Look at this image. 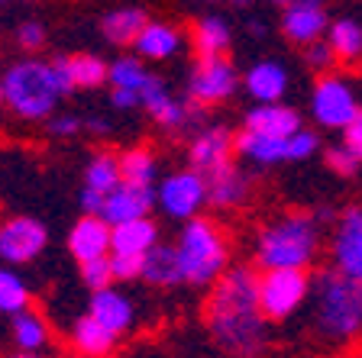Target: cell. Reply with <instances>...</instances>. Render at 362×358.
Masks as SVG:
<instances>
[{"mask_svg": "<svg viewBox=\"0 0 362 358\" xmlns=\"http://www.w3.org/2000/svg\"><path fill=\"white\" fill-rule=\"evenodd\" d=\"M207 297L204 316L214 342L233 355H256L265 349V314L259 306V275L252 268H226Z\"/></svg>", "mask_w": 362, "mask_h": 358, "instance_id": "obj_1", "label": "cell"}, {"mask_svg": "<svg viewBox=\"0 0 362 358\" xmlns=\"http://www.w3.org/2000/svg\"><path fill=\"white\" fill-rule=\"evenodd\" d=\"M317 329L327 339L346 342L362 333V281L346 271H324L314 281Z\"/></svg>", "mask_w": 362, "mask_h": 358, "instance_id": "obj_2", "label": "cell"}, {"mask_svg": "<svg viewBox=\"0 0 362 358\" xmlns=\"http://www.w3.org/2000/svg\"><path fill=\"white\" fill-rule=\"evenodd\" d=\"M0 88H4V107L13 110L20 119H49L62 100L59 81L52 75V61H16L4 71Z\"/></svg>", "mask_w": 362, "mask_h": 358, "instance_id": "obj_3", "label": "cell"}, {"mask_svg": "<svg viewBox=\"0 0 362 358\" xmlns=\"http://www.w3.org/2000/svg\"><path fill=\"white\" fill-rule=\"evenodd\" d=\"M317 220L308 213H288L269 223L256 239V261L262 268H304L317 255Z\"/></svg>", "mask_w": 362, "mask_h": 358, "instance_id": "obj_4", "label": "cell"}, {"mask_svg": "<svg viewBox=\"0 0 362 358\" xmlns=\"http://www.w3.org/2000/svg\"><path fill=\"white\" fill-rule=\"evenodd\" d=\"M175 249H178L185 284H191V287H207L226 271V258H230L226 239L211 220H185V229H181Z\"/></svg>", "mask_w": 362, "mask_h": 358, "instance_id": "obj_5", "label": "cell"}, {"mask_svg": "<svg viewBox=\"0 0 362 358\" xmlns=\"http://www.w3.org/2000/svg\"><path fill=\"white\" fill-rule=\"evenodd\" d=\"M310 278L304 268H262L259 275V306L269 323H281L308 300Z\"/></svg>", "mask_w": 362, "mask_h": 358, "instance_id": "obj_6", "label": "cell"}, {"mask_svg": "<svg viewBox=\"0 0 362 358\" xmlns=\"http://www.w3.org/2000/svg\"><path fill=\"white\" fill-rule=\"evenodd\" d=\"M156 201L172 220H191L207 203V178L197 168L175 172L168 178H162V184L156 191Z\"/></svg>", "mask_w": 362, "mask_h": 358, "instance_id": "obj_7", "label": "cell"}, {"mask_svg": "<svg viewBox=\"0 0 362 358\" xmlns=\"http://www.w3.org/2000/svg\"><path fill=\"white\" fill-rule=\"evenodd\" d=\"M49 232L33 217H10L0 223V261L7 265H30L42 255Z\"/></svg>", "mask_w": 362, "mask_h": 358, "instance_id": "obj_8", "label": "cell"}, {"mask_svg": "<svg viewBox=\"0 0 362 358\" xmlns=\"http://www.w3.org/2000/svg\"><path fill=\"white\" fill-rule=\"evenodd\" d=\"M310 113L320 126L327 129H343L349 119L359 113V104H356L353 90L343 78L337 75H324L314 84V97H310Z\"/></svg>", "mask_w": 362, "mask_h": 358, "instance_id": "obj_9", "label": "cell"}, {"mask_svg": "<svg viewBox=\"0 0 362 358\" xmlns=\"http://www.w3.org/2000/svg\"><path fill=\"white\" fill-rule=\"evenodd\" d=\"M240 75H236L233 61H226L223 55H214V59H201L191 75L188 94L194 104L211 107V104H223L226 97H233Z\"/></svg>", "mask_w": 362, "mask_h": 358, "instance_id": "obj_10", "label": "cell"}, {"mask_svg": "<svg viewBox=\"0 0 362 358\" xmlns=\"http://www.w3.org/2000/svg\"><path fill=\"white\" fill-rule=\"evenodd\" d=\"M152 207H156V191H152V187L120 181L113 191L104 194L100 217L110 226H117V223H127V220H136V217H149Z\"/></svg>", "mask_w": 362, "mask_h": 358, "instance_id": "obj_11", "label": "cell"}, {"mask_svg": "<svg viewBox=\"0 0 362 358\" xmlns=\"http://www.w3.org/2000/svg\"><path fill=\"white\" fill-rule=\"evenodd\" d=\"M110 249H113V226L98 213H84L68 232V252L78 261L110 255Z\"/></svg>", "mask_w": 362, "mask_h": 358, "instance_id": "obj_12", "label": "cell"}, {"mask_svg": "<svg viewBox=\"0 0 362 358\" xmlns=\"http://www.w3.org/2000/svg\"><path fill=\"white\" fill-rule=\"evenodd\" d=\"M333 261L339 271L362 281V210H346L333 236Z\"/></svg>", "mask_w": 362, "mask_h": 358, "instance_id": "obj_13", "label": "cell"}, {"mask_svg": "<svg viewBox=\"0 0 362 358\" xmlns=\"http://www.w3.org/2000/svg\"><path fill=\"white\" fill-rule=\"evenodd\" d=\"M281 30L291 42H314L327 32V13H324V0H291L281 16Z\"/></svg>", "mask_w": 362, "mask_h": 358, "instance_id": "obj_14", "label": "cell"}, {"mask_svg": "<svg viewBox=\"0 0 362 358\" xmlns=\"http://www.w3.org/2000/svg\"><path fill=\"white\" fill-rule=\"evenodd\" d=\"M88 314H94L107 329H110V333H117V336L129 333V329H133V323H136V306H133V300H129L127 294L113 291V284L100 287V291H90Z\"/></svg>", "mask_w": 362, "mask_h": 358, "instance_id": "obj_15", "label": "cell"}, {"mask_svg": "<svg viewBox=\"0 0 362 358\" xmlns=\"http://www.w3.org/2000/svg\"><path fill=\"white\" fill-rule=\"evenodd\" d=\"M139 107H146V110L156 117L158 126H165V129H181L191 117L188 107L181 104L178 97H172L165 81L156 75H149V81H146L143 90H139Z\"/></svg>", "mask_w": 362, "mask_h": 358, "instance_id": "obj_16", "label": "cell"}, {"mask_svg": "<svg viewBox=\"0 0 362 358\" xmlns=\"http://www.w3.org/2000/svg\"><path fill=\"white\" fill-rule=\"evenodd\" d=\"M233 133L223 126H211L204 129V133L194 136V142H191L188 149V158H191V168H197V172H214V168H220V165L230 162V155H233Z\"/></svg>", "mask_w": 362, "mask_h": 358, "instance_id": "obj_17", "label": "cell"}, {"mask_svg": "<svg viewBox=\"0 0 362 358\" xmlns=\"http://www.w3.org/2000/svg\"><path fill=\"white\" fill-rule=\"evenodd\" d=\"M204 178H207V203H214L217 210L240 207V203L249 197V178L233 162L220 165V168L207 172Z\"/></svg>", "mask_w": 362, "mask_h": 358, "instance_id": "obj_18", "label": "cell"}, {"mask_svg": "<svg viewBox=\"0 0 362 358\" xmlns=\"http://www.w3.org/2000/svg\"><path fill=\"white\" fill-rule=\"evenodd\" d=\"M143 281L152 284V287H178V284H185L178 249L168 246V242H156L143 255Z\"/></svg>", "mask_w": 362, "mask_h": 358, "instance_id": "obj_19", "label": "cell"}, {"mask_svg": "<svg viewBox=\"0 0 362 358\" xmlns=\"http://www.w3.org/2000/svg\"><path fill=\"white\" fill-rule=\"evenodd\" d=\"M246 129L269 133V136H291L294 129H301V117H298V110H291L288 104L262 100L256 110L246 113Z\"/></svg>", "mask_w": 362, "mask_h": 358, "instance_id": "obj_20", "label": "cell"}, {"mask_svg": "<svg viewBox=\"0 0 362 358\" xmlns=\"http://www.w3.org/2000/svg\"><path fill=\"white\" fill-rule=\"evenodd\" d=\"M117 339L120 336L110 333L94 314L78 316L75 326H71V349L78 355H110L117 349Z\"/></svg>", "mask_w": 362, "mask_h": 358, "instance_id": "obj_21", "label": "cell"}, {"mask_svg": "<svg viewBox=\"0 0 362 358\" xmlns=\"http://www.w3.org/2000/svg\"><path fill=\"white\" fill-rule=\"evenodd\" d=\"M236 152L256 165H279L288 158V136H269L256 129H243L236 136Z\"/></svg>", "mask_w": 362, "mask_h": 358, "instance_id": "obj_22", "label": "cell"}, {"mask_svg": "<svg viewBox=\"0 0 362 358\" xmlns=\"http://www.w3.org/2000/svg\"><path fill=\"white\" fill-rule=\"evenodd\" d=\"M133 49L143 59H172L175 52L181 49V36L175 26H168V23H156V20H146V26L139 30V36H136Z\"/></svg>", "mask_w": 362, "mask_h": 358, "instance_id": "obj_23", "label": "cell"}, {"mask_svg": "<svg viewBox=\"0 0 362 358\" xmlns=\"http://www.w3.org/2000/svg\"><path fill=\"white\" fill-rule=\"evenodd\" d=\"M158 242V226L149 217H136L127 223L113 226V249L110 252H127V255H146Z\"/></svg>", "mask_w": 362, "mask_h": 358, "instance_id": "obj_24", "label": "cell"}, {"mask_svg": "<svg viewBox=\"0 0 362 358\" xmlns=\"http://www.w3.org/2000/svg\"><path fill=\"white\" fill-rule=\"evenodd\" d=\"M10 336H13V345L23 355H36L49 345V326L39 314H33L30 306H23L10 320Z\"/></svg>", "mask_w": 362, "mask_h": 358, "instance_id": "obj_25", "label": "cell"}, {"mask_svg": "<svg viewBox=\"0 0 362 358\" xmlns=\"http://www.w3.org/2000/svg\"><path fill=\"white\" fill-rule=\"evenodd\" d=\"M246 90L262 104V100H281L288 88V71L279 65V61H259V65L249 68L246 75Z\"/></svg>", "mask_w": 362, "mask_h": 358, "instance_id": "obj_26", "label": "cell"}, {"mask_svg": "<svg viewBox=\"0 0 362 358\" xmlns=\"http://www.w3.org/2000/svg\"><path fill=\"white\" fill-rule=\"evenodd\" d=\"M230 26L220 16H204L191 30V42H194L197 59H214V55H226L230 49Z\"/></svg>", "mask_w": 362, "mask_h": 358, "instance_id": "obj_27", "label": "cell"}, {"mask_svg": "<svg viewBox=\"0 0 362 358\" xmlns=\"http://www.w3.org/2000/svg\"><path fill=\"white\" fill-rule=\"evenodd\" d=\"M146 26V13L143 10H133V7H123V10H110L100 23L104 36L110 39L113 45H133L139 30Z\"/></svg>", "mask_w": 362, "mask_h": 358, "instance_id": "obj_28", "label": "cell"}, {"mask_svg": "<svg viewBox=\"0 0 362 358\" xmlns=\"http://www.w3.org/2000/svg\"><path fill=\"white\" fill-rule=\"evenodd\" d=\"M120 174H123V181H129V184L152 187L156 184V174H158L156 155H152L149 149H127L120 155Z\"/></svg>", "mask_w": 362, "mask_h": 358, "instance_id": "obj_29", "label": "cell"}, {"mask_svg": "<svg viewBox=\"0 0 362 358\" xmlns=\"http://www.w3.org/2000/svg\"><path fill=\"white\" fill-rule=\"evenodd\" d=\"M330 45H333V52H337L339 61H359L362 59V26L353 20H337L330 26Z\"/></svg>", "mask_w": 362, "mask_h": 358, "instance_id": "obj_30", "label": "cell"}, {"mask_svg": "<svg viewBox=\"0 0 362 358\" xmlns=\"http://www.w3.org/2000/svg\"><path fill=\"white\" fill-rule=\"evenodd\" d=\"M123 181L120 174V155H110V152H100V155L90 158L88 172H84V187H94L100 194L113 191V187Z\"/></svg>", "mask_w": 362, "mask_h": 358, "instance_id": "obj_31", "label": "cell"}, {"mask_svg": "<svg viewBox=\"0 0 362 358\" xmlns=\"http://www.w3.org/2000/svg\"><path fill=\"white\" fill-rule=\"evenodd\" d=\"M68 65H71L75 90L100 88L107 81V75H110V65H104V59H98V55H68Z\"/></svg>", "mask_w": 362, "mask_h": 358, "instance_id": "obj_32", "label": "cell"}, {"mask_svg": "<svg viewBox=\"0 0 362 358\" xmlns=\"http://www.w3.org/2000/svg\"><path fill=\"white\" fill-rule=\"evenodd\" d=\"M30 306V287L13 268H0V314L13 316L16 310Z\"/></svg>", "mask_w": 362, "mask_h": 358, "instance_id": "obj_33", "label": "cell"}, {"mask_svg": "<svg viewBox=\"0 0 362 358\" xmlns=\"http://www.w3.org/2000/svg\"><path fill=\"white\" fill-rule=\"evenodd\" d=\"M152 71H146V65L139 59H117L110 65V75H107V81H110V88H127V90H143V84L149 81Z\"/></svg>", "mask_w": 362, "mask_h": 358, "instance_id": "obj_34", "label": "cell"}, {"mask_svg": "<svg viewBox=\"0 0 362 358\" xmlns=\"http://www.w3.org/2000/svg\"><path fill=\"white\" fill-rule=\"evenodd\" d=\"M81 281L88 291H100L107 284H113V265H110V255H98V258H88L81 261Z\"/></svg>", "mask_w": 362, "mask_h": 358, "instance_id": "obj_35", "label": "cell"}, {"mask_svg": "<svg viewBox=\"0 0 362 358\" xmlns=\"http://www.w3.org/2000/svg\"><path fill=\"white\" fill-rule=\"evenodd\" d=\"M113 278L117 281H136L143 278V255H127V252H110Z\"/></svg>", "mask_w": 362, "mask_h": 358, "instance_id": "obj_36", "label": "cell"}, {"mask_svg": "<svg viewBox=\"0 0 362 358\" xmlns=\"http://www.w3.org/2000/svg\"><path fill=\"white\" fill-rule=\"evenodd\" d=\"M317 152V136L308 133V129H294L288 136V162H304Z\"/></svg>", "mask_w": 362, "mask_h": 358, "instance_id": "obj_37", "label": "cell"}, {"mask_svg": "<svg viewBox=\"0 0 362 358\" xmlns=\"http://www.w3.org/2000/svg\"><path fill=\"white\" fill-rule=\"evenodd\" d=\"M81 119L71 117V113H52V117L45 119V129H49V136H55V139H68V136H78L81 133Z\"/></svg>", "mask_w": 362, "mask_h": 358, "instance_id": "obj_38", "label": "cell"}, {"mask_svg": "<svg viewBox=\"0 0 362 358\" xmlns=\"http://www.w3.org/2000/svg\"><path fill=\"white\" fill-rule=\"evenodd\" d=\"M337 61V52H333L330 39H314L308 42V65L317 68V71H327V68Z\"/></svg>", "mask_w": 362, "mask_h": 358, "instance_id": "obj_39", "label": "cell"}, {"mask_svg": "<svg viewBox=\"0 0 362 358\" xmlns=\"http://www.w3.org/2000/svg\"><path fill=\"white\" fill-rule=\"evenodd\" d=\"M16 45H20L23 52H39L45 45V26L42 23H23L20 30H16Z\"/></svg>", "mask_w": 362, "mask_h": 358, "instance_id": "obj_40", "label": "cell"}, {"mask_svg": "<svg viewBox=\"0 0 362 358\" xmlns=\"http://www.w3.org/2000/svg\"><path fill=\"white\" fill-rule=\"evenodd\" d=\"M327 165H330L337 174H356V168H359L362 162L346 149V145H339V149H330V152H327Z\"/></svg>", "mask_w": 362, "mask_h": 358, "instance_id": "obj_41", "label": "cell"}, {"mask_svg": "<svg viewBox=\"0 0 362 358\" xmlns=\"http://www.w3.org/2000/svg\"><path fill=\"white\" fill-rule=\"evenodd\" d=\"M343 145H346V149L362 162V110L349 119L346 126H343Z\"/></svg>", "mask_w": 362, "mask_h": 358, "instance_id": "obj_42", "label": "cell"}, {"mask_svg": "<svg viewBox=\"0 0 362 358\" xmlns=\"http://www.w3.org/2000/svg\"><path fill=\"white\" fill-rule=\"evenodd\" d=\"M52 75H55V81H59L62 97H68V94L75 90V81H71V65H68V55H59V59H52Z\"/></svg>", "mask_w": 362, "mask_h": 358, "instance_id": "obj_43", "label": "cell"}, {"mask_svg": "<svg viewBox=\"0 0 362 358\" xmlns=\"http://www.w3.org/2000/svg\"><path fill=\"white\" fill-rule=\"evenodd\" d=\"M78 207H81L84 213H98L100 217V210H104V194L94 191V187H84L81 197H78Z\"/></svg>", "mask_w": 362, "mask_h": 358, "instance_id": "obj_44", "label": "cell"}, {"mask_svg": "<svg viewBox=\"0 0 362 358\" xmlns=\"http://www.w3.org/2000/svg\"><path fill=\"white\" fill-rule=\"evenodd\" d=\"M110 104L117 110H133V107H139V94L127 88H110Z\"/></svg>", "mask_w": 362, "mask_h": 358, "instance_id": "obj_45", "label": "cell"}, {"mask_svg": "<svg viewBox=\"0 0 362 358\" xmlns=\"http://www.w3.org/2000/svg\"><path fill=\"white\" fill-rule=\"evenodd\" d=\"M84 126H88L90 133H107V129H110V123H107V119H88Z\"/></svg>", "mask_w": 362, "mask_h": 358, "instance_id": "obj_46", "label": "cell"}, {"mask_svg": "<svg viewBox=\"0 0 362 358\" xmlns=\"http://www.w3.org/2000/svg\"><path fill=\"white\" fill-rule=\"evenodd\" d=\"M236 7H249V4H252V0H233Z\"/></svg>", "mask_w": 362, "mask_h": 358, "instance_id": "obj_47", "label": "cell"}, {"mask_svg": "<svg viewBox=\"0 0 362 358\" xmlns=\"http://www.w3.org/2000/svg\"><path fill=\"white\" fill-rule=\"evenodd\" d=\"M272 4H279V7H288V4H291V0H272Z\"/></svg>", "mask_w": 362, "mask_h": 358, "instance_id": "obj_48", "label": "cell"}, {"mask_svg": "<svg viewBox=\"0 0 362 358\" xmlns=\"http://www.w3.org/2000/svg\"><path fill=\"white\" fill-rule=\"evenodd\" d=\"M0 107H4V88H0Z\"/></svg>", "mask_w": 362, "mask_h": 358, "instance_id": "obj_49", "label": "cell"}, {"mask_svg": "<svg viewBox=\"0 0 362 358\" xmlns=\"http://www.w3.org/2000/svg\"><path fill=\"white\" fill-rule=\"evenodd\" d=\"M207 4H217V0H207Z\"/></svg>", "mask_w": 362, "mask_h": 358, "instance_id": "obj_50", "label": "cell"}, {"mask_svg": "<svg viewBox=\"0 0 362 358\" xmlns=\"http://www.w3.org/2000/svg\"><path fill=\"white\" fill-rule=\"evenodd\" d=\"M0 4H7V0H0Z\"/></svg>", "mask_w": 362, "mask_h": 358, "instance_id": "obj_51", "label": "cell"}]
</instances>
